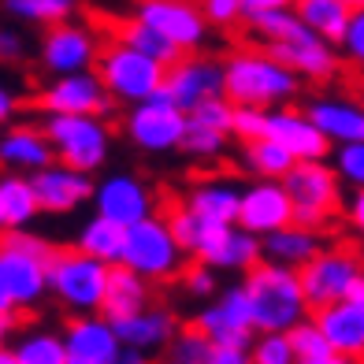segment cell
<instances>
[{"instance_id": "obj_1", "label": "cell", "mask_w": 364, "mask_h": 364, "mask_svg": "<svg viewBox=\"0 0 364 364\" xmlns=\"http://www.w3.org/2000/svg\"><path fill=\"white\" fill-rule=\"evenodd\" d=\"M220 68H223V97L230 105L279 108L301 93V78L264 48H238L227 60H220Z\"/></svg>"}, {"instance_id": "obj_2", "label": "cell", "mask_w": 364, "mask_h": 364, "mask_svg": "<svg viewBox=\"0 0 364 364\" xmlns=\"http://www.w3.org/2000/svg\"><path fill=\"white\" fill-rule=\"evenodd\" d=\"M242 290L257 331H287L309 316V301L301 294V283H297V272L283 268V264L257 260L253 268H245Z\"/></svg>"}, {"instance_id": "obj_3", "label": "cell", "mask_w": 364, "mask_h": 364, "mask_svg": "<svg viewBox=\"0 0 364 364\" xmlns=\"http://www.w3.org/2000/svg\"><path fill=\"white\" fill-rule=\"evenodd\" d=\"M56 245L26 227L0 235V283H4L15 312H30L48 297V257Z\"/></svg>"}, {"instance_id": "obj_4", "label": "cell", "mask_w": 364, "mask_h": 364, "mask_svg": "<svg viewBox=\"0 0 364 364\" xmlns=\"http://www.w3.org/2000/svg\"><path fill=\"white\" fill-rule=\"evenodd\" d=\"M45 138L53 145V156L68 168L97 175L112 153V127L105 115H75V112H45Z\"/></svg>"}, {"instance_id": "obj_5", "label": "cell", "mask_w": 364, "mask_h": 364, "mask_svg": "<svg viewBox=\"0 0 364 364\" xmlns=\"http://www.w3.org/2000/svg\"><path fill=\"white\" fill-rule=\"evenodd\" d=\"M283 190L290 193V220L312 227V230H323L331 220L342 212V178L335 175L327 160H294L290 171L279 178Z\"/></svg>"}, {"instance_id": "obj_6", "label": "cell", "mask_w": 364, "mask_h": 364, "mask_svg": "<svg viewBox=\"0 0 364 364\" xmlns=\"http://www.w3.org/2000/svg\"><path fill=\"white\" fill-rule=\"evenodd\" d=\"M108 268L112 264L97 260L82 250H53L48 257V297L68 309L71 316L78 312H101L105 301V283H108Z\"/></svg>"}, {"instance_id": "obj_7", "label": "cell", "mask_w": 364, "mask_h": 364, "mask_svg": "<svg viewBox=\"0 0 364 364\" xmlns=\"http://www.w3.org/2000/svg\"><path fill=\"white\" fill-rule=\"evenodd\" d=\"M119 264L130 272H138L149 283H168V279H175L186 268V250L175 242L168 220L153 212V216L127 227Z\"/></svg>"}, {"instance_id": "obj_8", "label": "cell", "mask_w": 364, "mask_h": 364, "mask_svg": "<svg viewBox=\"0 0 364 364\" xmlns=\"http://www.w3.org/2000/svg\"><path fill=\"white\" fill-rule=\"evenodd\" d=\"M93 63H97V78L105 82V90L115 105H134L141 97L156 93L164 86V68H168V63L145 56L115 38L108 45H97Z\"/></svg>"}, {"instance_id": "obj_9", "label": "cell", "mask_w": 364, "mask_h": 364, "mask_svg": "<svg viewBox=\"0 0 364 364\" xmlns=\"http://www.w3.org/2000/svg\"><path fill=\"white\" fill-rule=\"evenodd\" d=\"M360 279H364V257L353 245H320V253L297 268V283H301L309 312L350 297Z\"/></svg>"}, {"instance_id": "obj_10", "label": "cell", "mask_w": 364, "mask_h": 364, "mask_svg": "<svg viewBox=\"0 0 364 364\" xmlns=\"http://www.w3.org/2000/svg\"><path fill=\"white\" fill-rule=\"evenodd\" d=\"M127 108V138L141 153H175L182 130H186V112L164 93V86Z\"/></svg>"}, {"instance_id": "obj_11", "label": "cell", "mask_w": 364, "mask_h": 364, "mask_svg": "<svg viewBox=\"0 0 364 364\" xmlns=\"http://www.w3.org/2000/svg\"><path fill=\"white\" fill-rule=\"evenodd\" d=\"M134 15L141 23H149L156 34L168 38L178 53H197L205 48L212 26L197 8V0H138Z\"/></svg>"}, {"instance_id": "obj_12", "label": "cell", "mask_w": 364, "mask_h": 364, "mask_svg": "<svg viewBox=\"0 0 364 364\" xmlns=\"http://www.w3.org/2000/svg\"><path fill=\"white\" fill-rule=\"evenodd\" d=\"M34 108L41 112H75V115H105L115 108L108 97L105 82L97 78L93 68L86 71H71V75H53V82L34 97Z\"/></svg>"}, {"instance_id": "obj_13", "label": "cell", "mask_w": 364, "mask_h": 364, "mask_svg": "<svg viewBox=\"0 0 364 364\" xmlns=\"http://www.w3.org/2000/svg\"><path fill=\"white\" fill-rule=\"evenodd\" d=\"M26 178L38 197V212H48V216H71L82 205H90L93 197V175L68 168L60 160H48L45 168L30 171Z\"/></svg>"}, {"instance_id": "obj_14", "label": "cell", "mask_w": 364, "mask_h": 364, "mask_svg": "<svg viewBox=\"0 0 364 364\" xmlns=\"http://www.w3.org/2000/svg\"><path fill=\"white\" fill-rule=\"evenodd\" d=\"M193 327L201 331L208 342L216 346H235V350L250 353V342L257 335L253 316H250V301H245V290L238 287H227L216 301L205 305L201 312L193 316Z\"/></svg>"}, {"instance_id": "obj_15", "label": "cell", "mask_w": 364, "mask_h": 364, "mask_svg": "<svg viewBox=\"0 0 364 364\" xmlns=\"http://www.w3.org/2000/svg\"><path fill=\"white\" fill-rule=\"evenodd\" d=\"M164 93L186 112L193 105L208 101V97L223 93V68L212 56H197V53H182L164 68Z\"/></svg>"}, {"instance_id": "obj_16", "label": "cell", "mask_w": 364, "mask_h": 364, "mask_svg": "<svg viewBox=\"0 0 364 364\" xmlns=\"http://www.w3.org/2000/svg\"><path fill=\"white\" fill-rule=\"evenodd\" d=\"M97 45L101 41H97V34L90 26H82L75 19H63V23H53L45 30L38 56H41V68L48 75H71V71L93 68Z\"/></svg>"}, {"instance_id": "obj_17", "label": "cell", "mask_w": 364, "mask_h": 364, "mask_svg": "<svg viewBox=\"0 0 364 364\" xmlns=\"http://www.w3.org/2000/svg\"><path fill=\"white\" fill-rule=\"evenodd\" d=\"M90 205H93V212H101V216L130 227V223H138L145 216H153V212H156V197H153V190H149L138 175L115 171V175H108L101 182H93Z\"/></svg>"}, {"instance_id": "obj_18", "label": "cell", "mask_w": 364, "mask_h": 364, "mask_svg": "<svg viewBox=\"0 0 364 364\" xmlns=\"http://www.w3.org/2000/svg\"><path fill=\"white\" fill-rule=\"evenodd\" d=\"M264 53H272L279 63H287L301 82H316V86L335 82L338 71H342V60L335 53V45H327L323 38L312 34V30H305V34H297V38H287V41L264 45Z\"/></svg>"}, {"instance_id": "obj_19", "label": "cell", "mask_w": 364, "mask_h": 364, "mask_svg": "<svg viewBox=\"0 0 364 364\" xmlns=\"http://www.w3.org/2000/svg\"><path fill=\"white\" fill-rule=\"evenodd\" d=\"M60 338L68 364H119L123 342L115 335L112 320H105L101 312H78Z\"/></svg>"}, {"instance_id": "obj_20", "label": "cell", "mask_w": 364, "mask_h": 364, "mask_svg": "<svg viewBox=\"0 0 364 364\" xmlns=\"http://www.w3.org/2000/svg\"><path fill=\"white\" fill-rule=\"evenodd\" d=\"M264 134L283 145L294 160H327L331 153V141L305 115V108H290V105L268 108L264 112Z\"/></svg>"}, {"instance_id": "obj_21", "label": "cell", "mask_w": 364, "mask_h": 364, "mask_svg": "<svg viewBox=\"0 0 364 364\" xmlns=\"http://www.w3.org/2000/svg\"><path fill=\"white\" fill-rule=\"evenodd\" d=\"M290 193L283 190L279 178H257L238 193V216L235 223L253 230V235H268V230L290 223Z\"/></svg>"}, {"instance_id": "obj_22", "label": "cell", "mask_w": 364, "mask_h": 364, "mask_svg": "<svg viewBox=\"0 0 364 364\" xmlns=\"http://www.w3.org/2000/svg\"><path fill=\"white\" fill-rule=\"evenodd\" d=\"M193 260H201L216 272H245L260 260V235L238 223H216L212 235L201 242V250L193 253Z\"/></svg>"}, {"instance_id": "obj_23", "label": "cell", "mask_w": 364, "mask_h": 364, "mask_svg": "<svg viewBox=\"0 0 364 364\" xmlns=\"http://www.w3.org/2000/svg\"><path fill=\"white\" fill-rule=\"evenodd\" d=\"M316 327L323 331V338L331 342V350L338 353V360H364V312L353 297L331 301L309 312Z\"/></svg>"}, {"instance_id": "obj_24", "label": "cell", "mask_w": 364, "mask_h": 364, "mask_svg": "<svg viewBox=\"0 0 364 364\" xmlns=\"http://www.w3.org/2000/svg\"><path fill=\"white\" fill-rule=\"evenodd\" d=\"M48 160H56V156L41 127L8 123V130L0 134V168L15 171V175H30V171L45 168Z\"/></svg>"}, {"instance_id": "obj_25", "label": "cell", "mask_w": 364, "mask_h": 364, "mask_svg": "<svg viewBox=\"0 0 364 364\" xmlns=\"http://www.w3.org/2000/svg\"><path fill=\"white\" fill-rule=\"evenodd\" d=\"M305 115L320 127V134L331 145L364 138V105L350 101V97H312L305 105Z\"/></svg>"}, {"instance_id": "obj_26", "label": "cell", "mask_w": 364, "mask_h": 364, "mask_svg": "<svg viewBox=\"0 0 364 364\" xmlns=\"http://www.w3.org/2000/svg\"><path fill=\"white\" fill-rule=\"evenodd\" d=\"M115 335H119L123 346L130 350H141V353H160L168 350L171 335L178 331V320L171 316L168 309H156V305H145L134 316H123V320H112Z\"/></svg>"}, {"instance_id": "obj_27", "label": "cell", "mask_w": 364, "mask_h": 364, "mask_svg": "<svg viewBox=\"0 0 364 364\" xmlns=\"http://www.w3.org/2000/svg\"><path fill=\"white\" fill-rule=\"evenodd\" d=\"M323 245V230H312L301 223H283L260 235V260H272V264H283V268H301L309 257H316Z\"/></svg>"}, {"instance_id": "obj_28", "label": "cell", "mask_w": 364, "mask_h": 364, "mask_svg": "<svg viewBox=\"0 0 364 364\" xmlns=\"http://www.w3.org/2000/svg\"><path fill=\"white\" fill-rule=\"evenodd\" d=\"M145 305H153V283L141 279L138 272L112 264L108 268V283H105V301H101V316L105 320H123L134 316Z\"/></svg>"}, {"instance_id": "obj_29", "label": "cell", "mask_w": 364, "mask_h": 364, "mask_svg": "<svg viewBox=\"0 0 364 364\" xmlns=\"http://www.w3.org/2000/svg\"><path fill=\"white\" fill-rule=\"evenodd\" d=\"M238 193L242 186L227 178H208V182H197V186L186 193V208H193L197 216H205L212 223H235L238 216Z\"/></svg>"}, {"instance_id": "obj_30", "label": "cell", "mask_w": 364, "mask_h": 364, "mask_svg": "<svg viewBox=\"0 0 364 364\" xmlns=\"http://www.w3.org/2000/svg\"><path fill=\"white\" fill-rule=\"evenodd\" d=\"M34 216H38V197L30 190V178L4 171L0 175V235L30 227Z\"/></svg>"}, {"instance_id": "obj_31", "label": "cell", "mask_w": 364, "mask_h": 364, "mask_svg": "<svg viewBox=\"0 0 364 364\" xmlns=\"http://www.w3.org/2000/svg\"><path fill=\"white\" fill-rule=\"evenodd\" d=\"M123 238H127V227H123V223H115V220L101 216V212H93V216L78 227V235H75V250L90 253V257L105 260V264H119Z\"/></svg>"}, {"instance_id": "obj_32", "label": "cell", "mask_w": 364, "mask_h": 364, "mask_svg": "<svg viewBox=\"0 0 364 364\" xmlns=\"http://www.w3.org/2000/svg\"><path fill=\"white\" fill-rule=\"evenodd\" d=\"M294 11L316 38L338 48L346 23H350V4L346 0H294Z\"/></svg>"}, {"instance_id": "obj_33", "label": "cell", "mask_w": 364, "mask_h": 364, "mask_svg": "<svg viewBox=\"0 0 364 364\" xmlns=\"http://www.w3.org/2000/svg\"><path fill=\"white\" fill-rule=\"evenodd\" d=\"M112 38L123 41V45H130V48H138V53H145V56L160 60V63H171V60L182 56L168 38L156 34L149 23H141L138 15H130V19H115V23H112Z\"/></svg>"}, {"instance_id": "obj_34", "label": "cell", "mask_w": 364, "mask_h": 364, "mask_svg": "<svg viewBox=\"0 0 364 364\" xmlns=\"http://www.w3.org/2000/svg\"><path fill=\"white\" fill-rule=\"evenodd\" d=\"M242 164H245V171L257 175V178H283L290 171L294 156L279 141H272L268 134H260V138L242 141Z\"/></svg>"}, {"instance_id": "obj_35", "label": "cell", "mask_w": 364, "mask_h": 364, "mask_svg": "<svg viewBox=\"0 0 364 364\" xmlns=\"http://www.w3.org/2000/svg\"><path fill=\"white\" fill-rule=\"evenodd\" d=\"M287 338H290V350H294V364H342L312 316L287 327Z\"/></svg>"}, {"instance_id": "obj_36", "label": "cell", "mask_w": 364, "mask_h": 364, "mask_svg": "<svg viewBox=\"0 0 364 364\" xmlns=\"http://www.w3.org/2000/svg\"><path fill=\"white\" fill-rule=\"evenodd\" d=\"M8 350H11V364H68L63 338L53 335V331H30Z\"/></svg>"}, {"instance_id": "obj_37", "label": "cell", "mask_w": 364, "mask_h": 364, "mask_svg": "<svg viewBox=\"0 0 364 364\" xmlns=\"http://www.w3.org/2000/svg\"><path fill=\"white\" fill-rule=\"evenodd\" d=\"M4 11L19 23L53 26V23H63V19H75L78 0H4Z\"/></svg>"}, {"instance_id": "obj_38", "label": "cell", "mask_w": 364, "mask_h": 364, "mask_svg": "<svg viewBox=\"0 0 364 364\" xmlns=\"http://www.w3.org/2000/svg\"><path fill=\"white\" fill-rule=\"evenodd\" d=\"M164 220H168V227H171V235H175V242L186 250V257H193L197 250H201V242L212 235V220H205V216H197L193 208H186V205H175V208H168L164 212Z\"/></svg>"}, {"instance_id": "obj_39", "label": "cell", "mask_w": 364, "mask_h": 364, "mask_svg": "<svg viewBox=\"0 0 364 364\" xmlns=\"http://www.w3.org/2000/svg\"><path fill=\"white\" fill-rule=\"evenodd\" d=\"M227 141H230L227 130L201 127V123H186V130H182L175 153H186L190 160H220V156L227 153Z\"/></svg>"}, {"instance_id": "obj_40", "label": "cell", "mask_w": 364, "mask_h": 364, "mask_svg": "<svg viewBox=\"0 0 364 364\" xmlns=\"http://www.w3.org/2000/svg\"><path fill=\"white\" fill-rule=\"evenodd\" d=\"M168 360L171 364H212V342L193 323L178 327L168 342Z\"/></svg>"}, {"instance_id": "obj_41", "label": "cell", "mask_w": 364, "mask_h": 364, "mask_svg": "<svg viewBox=\"0 0 364 364\" xmlns=\"http://www.w3.org/2000/svg\"><path fill=\"white\" fill-rule=\"evenodd\" d=\"M331 168L342 182H350L353 190L364 186V138L360 141H342V145H331Z\"/></svg>"}, {"instance_id": "obj_42", "label": "cell", "mask_w": 364, "mask_h": 364, "mask_svg": "<svg viewBox=\"0 0 364 364\" xmlns=\"http://www.w3.org/2000/svg\"><path fill=\"white\" fill-rule=\"evenodd\" d=\"M250 364H294L287 331H257L250 342Z\"/></svg>"}, {"instance_id": "obj_43", "label": "cell", "mask_w": 364, "mask_h": 364, "mask_svg": "<svg viewBox=\"0 0 364 364\" xmlns=\"http://www.w3.org/2000/svg\"><path fill=\"white\" fill-rule=\"evenodd\" d=\"M338 48H342V60L350 68L364 71V4L350 8V23H346V34H342Z\"/></svg>"}, {"instance_id": "obj_44", "label": "cell", "mask_w": 364, "mask_h": 364, "mask_svg": "<svg viewBox=\"0 0 364 364\" xmlns=\"http://www.w3.org/2000/svg\"><path fill=\"white\" fill-rule=\"evenodd\" d=\"M186 123H201V127H216V130H227L230 134V101L220 93V97H208V101L186 108Z\"/></svg>"}, {"instance_id": "obj_45", "label": "cell", "mask_w": 364, "mask_h": 364, "mask_svg": "<svg viewBox=\"0 0 364 364\" xmlns=\"http://www.w3.org/2000/svg\"><path fill=\"white\" fill-rule=\"evenodd\" d=\"M264 112L268 108H253V105H230V138L250 141L264 134Z\"/></svg>"}, {"instance_id": "obj_46", "label": "cell", "mask_w": 364, "mask_h": 364, "mask_svg": "<svg viewBox=\"0 0 364 364\" xmlns=\"http://www.w3.org/2000/svg\"><path fill=\"white\" fill-rule=\"evenodd\" d=\"M197 8H201V15L208 19V26H220V30H230L245 19L238 0H201Z\"/></svg>"}, {"instance_id": "obj_47", "label": "cell", "mask_w": 364, "mask_h": 364, "mask_svg": "<svg viewBox=\"0 0 364 364\" xmlns=\"http://www.w3.org/2000/svg\"><path fill=\"white\" fill-rule=\"evenodd\" d=\"M178 275H182V287H186L190 297H216V268L197 260L193 268L178 272Z\"/></svg>"}, {"instance_id": "obj_48", "label": "cell", "mask_w": 364, "mask_h": 364, "mask_svg": "<svg viewBox=\"0 0 364 364\" xmlns=\"http://www.w3.org/2000/svg\"><path fill=\"white\" fill-rule=\"evenodd\" d=\"M26 53V41L19 30H8V26H0V60L4 63H15V60H23Z\"/></svg>"}, {"instance_id": "obj_49", "label": "cell", "mask_w": 364, "mask_h": 364, "mask_svg": "<svg viewBox=\"0 0 364 364\" xmlns=\"http://www.w3.org/2000/svg\"><path fill=\"white\" fill-rule=\"evenodd\" d=\"M342 212H346V220H350L353 235H357V238H364V186H360V190H353L350 201H342Z\"/></svg>"}, {"instance_id": "obj_50", "label": "cell", "mask_w": 364, "mask_h": 364, "mask_svg": "<svg viewBox=\"0 0 364 364\" xmlns=\"http://www.w3.org/2000/svg\"><path fill=\"white\" fill-rule=\"evenodd\" d=\"M15 115H19V97H15L11 86H4V82H0V127H8Z\"/></svg>"}, {"instance_id": "obj_51", "label": "cell", "mask_w": 364, "mask_h": 364, "mask_svg": "<svg viewBox=\"0 0 364 364\" xmlns=\"http://www.w3.org/2000/svg\"><path fill=\"white\" fill-rule=\"evenodd\" d=\"M212 364H250V353L235 346H216L212 342Z\"/></svg>"}, {"instance_id": "obj_52", "label": "cell", "mask_w": 364, "mask_h": 364, "mask_svg": "<svg viewBox=\"0 0 364 364\" xmlns=\"http://www.w3.org/2000/svg\"><path fill=\"white\" fill-rule=\"evenodd\" d=\"M242 15H253V11H268V8H294V0H238Z\"/></svg>"}, {"instance_id": "obj_53", "label": "cell", "mask_w": 364, "mask_h": 364, "mask_svg": "<svg viewBox=\"0 0 364 364\" xmlns=\"http://www.w3.org/2000/svg\"><path fill=\"white\" fill-rule=\"evenodd\" d=\"M11 335H15V312H0V350L11 346Z\"/></svg>"}, {"instance_id": "obj_54", "label": "cell", "mask_w": 364, "mask_h": 364, "mask_svg": "<svg viewBox=\"0 0 364 364\" xmlns=\"http://www.w3.org/2000/svg\"><path fill=\"white\" fill-rule=\"evenodd\" d=\"M0 312H15L11 297H8V290H4V283H0Z\"/></svg>"}, {"instance_id": "obj_55", "label": "cell", "mask_w": 364, "mask_h": 364, "mask_svg": "<svg viewBox=\"0 0 364 364\" xmlns=\"http://www.w3.org/2000/svg\"><path fill=\"white\" fill-rule=\"evenodd\" d=\"M350 297H353V301L360 305V312H364V279H360V283H357V290H353Z\"/></svg>"}, {"instance_id": "obj_56", "label": "cell", "mask_w": 364, "mask_h": 364, "mask_svg": "<svg viewBox=\"0 0 364 364\" xmlns=\"http://www.w3.org/2000/svg\"><path fill=\"white\" fill-rule=\"evenodd\" d=\"M346 4H350V8H360V4H364V0H346Z\"/></svg>"}]
</instances>
